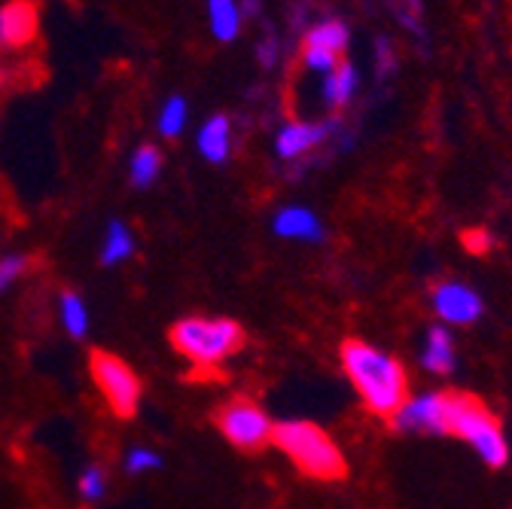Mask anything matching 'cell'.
<instances>
[{
	"mask_svg": "<svg viewBox=\"0 0 512 509\" xmlns=\"http://www.w3.org/2000/svg\"><path fill=\"white\" fill-rule=\"evenodd\" d=\"M89 372H92L95 388L101 391V397L113 409V415L125 418V421L135 418V412L141 406V394H144L138 372L128 366L122 357H116V354H110L104 348H92Z\"/></svg>",
	"mask_w": 512,
	"mask_h": 509,
	"instance_id": "cell-5",
	"label": "cell"
},
{
	"mask_svg": "<svg viewBox=\"0 0 512 509\" xmlns=\"http://www.w3.org/2000/svg\"><path fill=\"white\" fill-rule=\"evenodd\" d=\"M339 357H342V369L348 381L366 403V409L381 421L397 424V418L412 403L406 366L397 357L372 348L363 339H345L339 348Z\"/></svg>",
	"mask_w": 512,
	"mask_h": 509,
	"instance_id": "cell-2",
	"label": "cell"
},
{
	"mask_svg": "<svg viewBox=\"0 0 512 509\" xmlns=\"http://www.w3.org/2000/svg\"><path fill=\"white\" fill-rule=\"evenodd\" d=\"M327 135V125H314V122H290L278 132L275 150L281 159H296L302 153H308L311 147H317Z\"/></svg>",
	"mask_w": 512,
	"mask_h": 509,
	"instance_id": "cell-9",
	"label": "cell"
},
{
	"mask_svg": "<svg viewBox=\"0 0 512 509\" xmlns=\"http://www.w3.org/2000/svg\"><path fill=\"white\" fill-rule=\"evenodd\" d=\"M171 348L199 369H217L244 348V330L232 317H183L168 333Z\"/></svg>",
	"mask_w": 512,
	"mask_h": 509,
	"instance_id": "cell-4",
	"label": "cell"
},
{
	"mask_svg": "<svg viewBox=\"0 0 512 509\" xmlns=\"http://www.w3.org/2000/svg\"><path fill=\"white\" fill-rule=\"evenodd\" d=\"M433 302H436V311L442 321L448 324H473L479 311H482V302L473 290L461 287V284H439L433 290Z\"/></svg>",
	"mask_w": 512,
	"mask_h": 509,
	"instance_id": "cell-8",
	"label": "cell"
},
{
	"mask_svg": "<svg viewBox=\"0 0 512 509\" xmlns=\"http://www.w3.org/2000/svg\"><path fill=\"white\" fill-rule=\"evenodd\" d=\"M61 321L71 339H83L89 333V311H86V302L80 293H74V290L61 293Z\"/></svg>",
	"mask_w": 512,
	"mask_h": 509,
	"instance_id": "cell-15",
	"label": "cell"
},
{
	"mask_svg": "<svg viewBox=\"0 0 512 509\" xmlns=\"http://www.w3.org/2000/svg\"><path fill=\"white\" fill-rule=\"evenodd\" d=\"M186 116H189V107L180 95H171L165 104H162V113H159V132L162 138H177L186 125Z\"/></svg>",
	"mask_w": 512,
	"mask_h": 509,
	"instance_id": "cell-19",
	"label": "cell"
},
{
	"mask_svg": "<svg viewBox=\"0 0 512 509\" xmlns=\"http://www.w3.org/2000/svg\"><path fill=\"white\" fill-rule=\"evenodd\" d=\"M31 260L25 253H7V257H0V293L10 290L25 272H28Z\"/></svg>",
	"mask_w": 512,
	"mask_h": 509,
	"instance_id": "cell-21",
	"label": "cell"
},
{
	"mask_svg": "<svg viewBox=\"0 0 512 509\" xmlns=\"http://www.w3.org/2000/svg\"><path fill=\"white\" fill-rule=\"evenodd\" d=\"M132 250H135V235L132 229H128L122 220H113L107 226V235H104V247H101V263L104 266H116L122 260L132 257Z\"/></svg>",
	"mask_w": 512,
	"mask_h": 509,
	"instance_id": "cell-12",
	"label": "cell"
},
{
	"mask_svg": "<svg viewBox=\"0 0 512 509\" xmlns=\"http://www.w3.org/2000/svg\"><path fill=\"white\" fill-rule=\"evenodd\" d=\"M394 427H418L430 433H452L467 439L482 455L488 467H503L509 458L506 439L500 430V418L473 394L461 391H442L421 397L406 406Z\"/></svg>",
	"mask_w": 512,
	"mask_h": 509,
	"instance_id": "cell-1",
	"label": "cell"
},
{
	"mask_svg": "<svg viewBox=\"0 0 512 509\" xmlns=\"http://www.w3.org/2000/svg\"><path fill=\"white\" fill-rule=\"evenodd\" d=\"M80 497L95 503L104 497V470L101 467H86L80 476Z\"/></svg>",
	"mask_w": 512,
	"mask_h": 509,
	"instance_id": "cell-22",
	"label": "cell"
},
{
	"mask_svg": "<svg viewBox=\"0 0 512 509\" xmlns=\"http://www.w3.org/2000/svg\"><path fill=\"white\" fill-rule=\"evenodd\" d=\"M162 461H159V455L156 452H150V449H135V452H128V458H125V470L128 473H147V470H156Z\"/></svg>",
	"mask_w": 512,
	"mask_h": 509,
	"instance_id": "cell-23",
	"label": "cell"
},
{
	"mask_svg": "<svg viewBox=\"0 0 512 509\" xmlns=\"http://www.w3.org/2000/svg\"><path fill=\"white\" fill-rule=\"evenodd\" d=\"M302 43H308V46H320V49H330V52H336V55H342L345 52V46H348V28L342 25V22H320V25H314L305 37H302Z\"/></svg>",
	"mask_w": 512,
	"mask_h": 509,
	"instance_id": "cell-17",
	"label": "cell"
},
{
	"mask_svg": "<svg viewBox=\"0 0 512 509\" xmlns=\"http://www.w3.org/2000/svg\"><path fill=\"white\" fill-rule=\"evenodd\" d=\"M217 430L244 455H260L266 445H272L275 424L269 421L266 409L250 397H232L214 409Z\"/></svg>",
	"mask_w": 512,
	"mask_h": 509,
	"instance_id": "cell-6",
	"label": "cell"
},
{
	"mask_svg": "<svg viewBox=\"0 0 512 509\" xmlns=\"http://www.w3.org/2000/svg\"><path fill=\"white\" fill-rule=\"evenodd\" d=\"M424 363L430 372H452V363H455V345H452V336L445 330H430L427 336V351H424Z\"/></svg>",
	"mask_w": 512,
	"mask_h": 509,
	"instance_id": "cell-16",
	"label": "cell"
},
{
	"mask_svg": "<svg viewBox=\"0 0 512 509\" xmlns=\"http://www.w3.org/2000/svg\"><path fill=\"white\" fill-rule=\"evenodd\" d=\"M229 147H232V125H229V119L223 113H217V116H211L202 125V132H199V153L208 162L220 165V162H226Z\"/></svg>",
	"mask_w": 512,
	"mask_h": 509,
	"instance_id": "cell-10",
	"label": "cell"
},
{
	"mask_svg": "<svg viewBox=\"0 0 512 509\" xmlns=\"http://www.w3.org/2000/svg\"><path fill=\"white\" fill-rule=\"evenodd\" d=\"M37 4L34 0H10L0 7V49H22L37 37Z\"/></svg>",
	"mask_w": 512,
	"mask_h": 509,
	"instance_id": "cell-7",
	"label": "cell"
},
{
	"mask_svg": "<svg viewBox=\"0 0 512 509\" xmlns=\"http://www.w3.org/2000/svg\"><path fill=\"white\" fill-rule=\"evenodd\" d=\"M208 19L217 40L232 43L241 31V10L235 0H208Z\"/></svg>",
	"mask_w": 512,
	"mask_h": 509,
	"instance_id": "cell-11",
	"label": "cell"
},
{
	"mask_svg": "<svg viewBox=\"0 0 512 509\" xmlns=\"http://www.w3.org/2000/svg\"><path fill=\"white\" fill-rule=\"evenodd\" d=\"M275 232L284 235V238H314L320 232L317 220L302 211V208H290V211H281L278 220H275Z\"/></svg>",
	"mask_w": 512,
	"mask_h": 509,
	"instance_id": "cell-18",
	"label": "cell"
},
{
	"mask_svg": "<svg viewBox=\"0 0 512 509\" xmlns=\"http://www.w3.org/2000/svg\"><path fill=\"white\" fill-rule=\"evenodd\" d=\"M302 65L308 71H317V74H333L339 65H342V55L330 52V49H320V46H308L302 43Z\"/></svg>",
	"mask_w": 512,
	"mask_h": 509,
	"instance_id": "cell-20",
	"label": "cell"
},
{
	"mask_svg": "<svg viewBox=\"0 0 512 509\" xmlns=\"http://www.w3.org/2000/svg\"><path fill=\"white\" fill-rule=\"evenodd\" d=\"M461 244H464L467 253H473V257H485V253L491 250V238H488L485 229H464Z\"/></svg>",
	"mask_w": 512,
	"mask_h": 509,
	"instance_id": "cell-24",
	"label": "cell"
},
{
	"mask_svg": "<svg viewBox=\"0 0 512 509\" xmlns=\"http://www.w3.org/2000/svg\"><path fill=\"white\" fill-rule=\"evenodd\" d=\"M272 445L284 452L293 467L314 482H342L348 476L345 455L333 436L311 421H281L272 430Z\"/></svg>",
	"mask_w": 512,
	"mask_h": 509,
	"instance_id": "cell-3",
	"label": "cell"
},
{
	"mask_svg": "<svg viewBox=\"0 0 512 509\" xmlns=\"http://www.w3.org/2000/svg\"><path fill=\"white\" fill-rule=\"evenodd\" d=\"M354 83H357L354 68L348 65V61H342V65H339L333 74H327V80H324V101H327V107L342 110V107L351 101Z\"/></svg>",
	"mask_w": 512,
	"mask_h": 509,
	"instance_id": "cell-14",
	"label": "cell"
},
{
	"mask_svg": "<svg viewBox=\"0 0 512 509\" xmlns=\"http://www.w3.org/2000/svg\"><path fill=\"white\" fill-rule=\"evenodd\" d=\"M162 171V153L153 144H144L135 150L132 162H128V180H132L138 189H147Z\"/></svg>",
	"mask_w": 512,
	"mask_h": 509,
	"instance_id": "cell-13",
	"label": "cell"
}]
</instances>
